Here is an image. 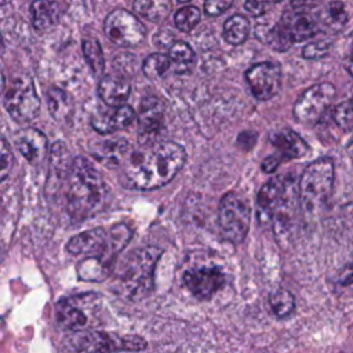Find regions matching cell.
<instances>
[{"label": "cell", "mask_w": 353, "mask_h": 353, "mask_svg": "<svg viewBox=\"0 0 353 353\" xmlns=\"http://www.w3.org/2000/svg\"><path fill=\"white\" fill-rule=\"evenodd\" d=\"M234 0H205L204 11L208 17H216L230 8Z\"/></svg>", "instance_id": "38"}, {"label": "cell", "mask_w": 353, "mask_h": 353, "mask_svg": "<svg viewBox=\"0 0 353 353\" xmlns=\"http://www.w3.org/2000/svg\"><path fill=\"white\" fill-rule=\"evenodd\" d=\"M10 0H1V6H4V4H7Z\"/></svg>", "instance_id": "45"}, {"label": "cell", "mask_w": 353, "mask_h": 353, "mask_svg": "<svg viewBox=\"0 0 353 353\" xmlns=\"http://www.w3.org/2000/svg\"><path fill=\"white\" fill-rule=\"evenodd\" d=\"M279 23L292 43H301L312 39L320 30V10L313 4L294 1L284 10Z\"/></svg>", "instance_id": "10"}, {"label": "cell", "mask_w": 353, "mask_h": 353, "mask_svg": "<svg viewBox=\"0 0 353 353\" xmlns=\"http://www.w3.org/2000/svg\"><path fill=\"white\" fill-rule=\"evenodd\" d=\"M291 193H294V190L281 176L269 179L261 188L256 199L261 214L266 218H273L283 205L294 199Z\"/></svg>", "instance_id": "17"}, {"label": "cell", "mask_w": 353, "mask_h": 353, "mask_svg": "<svg viewBox=\"0 0 353 353\" xmlns=\"http://www.w3.org/2000/svg\"><path fill=\"white\" fill-rule=\"evenodd\" d=\"M99 299L97 295L84 294L62 299L57 305V319L68 330L90 331L99 320Z\"/></svg>", "instance_id": "8"}, {"label": "cell", "mask_w": 353, "mask_h": 353, "mask_svg": "<svg viewBox=\"0 0 353 353\" xmlns=\"http://www.w3.org/2000/svg\"><path fill=\"white\" fill-rule=\"evenodd\" d=\"M131 92V84L120 74H108L99 80L98 95L109 108H119L125 103Z\"/></svg>", "instance_id": "20"}, {"label": "cell", "mask_w": 353, "mask_h": 353, "mask_svg": "<svg viewBox=\"0 0 353 353\" xmlns=\"http://www.w3.org/2000/svg\"><path fill=\"white\" fill-rule=\"evenodd\" d=\"M200 18L201 14L197 7L185 6L175 12L174 22L181 32H190L200 22Z\"/></svg>", "instance_id": "33"}, {"label": "cell", "mask_w": 353, "mask_h": 353, "mask_svg": "<svg viewBox=\"0 0 353 353\" xmlns=\"http://www.w3.org/2000/svg\"><path fill=\"white\" fill-rule=\"evenodd\" d=\"M103 30L112 43L128 48L139 46L146 34L143 23L124 8H116L106 17Z\"/></svg>", "instance_id": "11"}, {"label": "cell", "mask_w": 353, "mask_h": 353, "mask_svg": "<svg viewBox=\"0 0 353 353\" xmlns=\"http://www.w3.org/2000/svg\"><path fill=\"white\" fill-rule=\"evenodd\" d=\"M161 252L159 247L146 245L123 258L114 270L119 292L128 299H141L149 295L154 285V269Z\"/></svg>", "instance_id": "3"}, {"label": "cell", "mask_w": 353, "mask_h": 353, "mask_svg": "<svg viewBox=\"0 0 353 353\" xmlns=\"http://www.w3.org/2000/svg\"><path fill=\"white\" fill-rule=\"evenodd\" d=\"M245 80L256 99L268 101L281 88V68L272 61L256 63L245 72Z\"/></svg>", "instance_id": "13"}, {"label": "cell", "mask_w": 353, "mask_h": 353, "mask_svg": "<svg viewBox=\"0 0 353 353\" xmlns=\"http://www.w3.org/2000/svg\"><path fill=\"white\" fill-rule=\"evenodd\" d=\"M266 1H269V3H279V1H281V0H266Z\"/></svg>", "instance_id": "44"}, {"label": "cell", "mask_w": 353, "mask_h": 353, "mask_svg": "<svg viewBox=\"0 0 353 353\" xmlns=\"http://www.w3.org/2000/svg\"><path fill=\"white\" fill-rule=\"evenodd\" d=\"M218 222L225 240L233 244L243 243L251 223V207L247 199L236 192H228L219 201Z\"/></svg>", "instance_id": "6"}, {"label": "cell", "mask_w": 353, "mask_h": 353, "mask_svg": "<svg viewBox=\"0 0 353 353\" xmlns=\"http://www.w3.org/2000/svg\"><path fill=\"white\" fill-rule=\"evenodd\" d=\"M256 138H258L256 132H254L252 130H245L239 134V137L236 139V145L241 150H251L254 148V145L256 143Z\"/></svg>", "instance_id": "39"}, {"label": "cell", "mask_w": 353, "mask_h": 353, "mask_svg": "<svg viewBox=\"0 0 353 353\" xmlns=\"http://www.w3.org/2000/svg\"><path fill=\"white\" fill-rule=\"evenodd\" d=\"M134 117V109L128 105H123L92 114L91 127L99 134H112L114 131L128 127L132 123Z\"/></svg>", "instance_id": "18"}, {"label": "cell", "mask_w": 353, "mask_h": 353, "mask_svg": "<svg viewBox=\"0 0 353 353\" xmlns=\"http://www.w3.org/2000/svg\"><path fill=\"white\" fill-rule=\"evenodd\" d=\"M334 121L345 130L353 128V105L349 102H341L332 110Z\"/></svg>", "instance_id": "35"}, {"label": "cell", "mask_w": 353, "mask_h": 353, "mask_svg": "<svg viewBox=\"0 0 353 353\" xmlns=\"http://www.w3.org/2000/svg\"><path fill=\"white\" fill-rule=\"evenodd\" d=\"M328 51H330V43L324 40H319V41H312L306 44L302 50V55L306 59H320L325 57Z\"/></svg>", "instance_id": "36"}, {"label": "cell", "mask_w": 353, "mask_h": 353, "mask_svg": "<svg viewBox=\"0 0 353 353\" xmlns=\"http://www.w3.org/2000/svg\"><path fill=\"white\" fill-rule=\"evenodd\" d=\"M170 68H171L170 57L161 52L150 54L143 59V63H142V72L150 80L164 76Z\"/></svg>", "instance_id": "31"}, {"label": "cell", "mask_w": 353, "mask_h": 353, "mask_svg": "<svg viewBox=\"0 0 353 353\" xmlns=\"http://www.w3.org/2000/svg\"><path fill=\"white\" fill-rule=\"evenodd\" d=\"M164 125V105L154 97L148 95L141 101L138 112V141L141 145H152Z\"/></svg>", "instance_id": "15"}, {"label": "cell", "mask_w": 353, "mask_h": 353, "mask_svg": "<svg viewBox=\"0 0 353 353\" xmlns=\"http://www.w3.org/2000/svg\"><path fill=\"white\" fill-rule=\"evenodd\" d=\"M47 108L50 114L58 121H66L73 113V102L69 95L57 87L47 91Z\"/></svg>", "instance_id": "26"}, {"label": "cell", "mask_w": 353, "mask_h": 353, "mask_svg": "<svg viewBox=\"0 0 353 353\" xmlns=\"http://www.w3.org/2000/svg\"><path fill=\"white\" fill-rule=\"evenodd\" d=\"M250 29H251L250 21L240 14H234L225 21L222 34L229 44L239 46L247 40L250 34Z\"/></svg>", "instance_id": "27"}, {"label": "cell", "mask_w": 353, "mask_h": 353, "mask_svg": "<svg viewBox=\"0 0 353 353\" xmlns=\"http://www.w3.org/2000/svg\"><path fill=\"white\" fill-rule=\"evenodd\" d=\"M182 281L193 296L207 299L223 287L225 273L219 266H199L188 269Z\"/></svg>", "instance_id": "14"}, {"label": "cell", "mask_w": 353, "mask_h": 353, "mask_svg": "<svg viewBox=\"0 0 353 353\" xmlns=\"http://www.w3.org/2000/svg\"><path fill=\"white\" fill-rule=\"evenodd\" d=\"M346 70L349 72L350 76H353V57L346 62Z\"/></svg>", "instance_id": "42"}, {"label": "cell", "mask_w": 353, "mask_h": 353, "mask_svg": "<svg viewBox=\"0 0 353 353\" xmlns=\"http://www.w3.org/2000/svg\"><path fill=\"white\" fill-rule=\"evenodd\" d=\"M130 150V145L125 139H108L95 143L91 148V154L106 167H116L121 164L125 154Z\"/></svg>", "instance_id": "22"}, {"label": "cell", "mask_w": 353, "mask_h": 353, "mask_svg": "<svg viewBox=\"0 0 353 353\" xmlns=\"http://www.w3.org/2000/svg\"><path fill=\"white\" fill-rule=\"evenodd\" d=\"M258 28L263 30V34H259L258 37H261L262 41L269 44L276 51H287L294 44L279 22L268 29H265L263 26H258Z\"/></svg>", "instance_id": "32"}, {"label": "cell", "mask_w": 353, "mask_h": 353, "mask_svg": "<svg viewBox=\"0 0 353 353\" xmlns=\"http://www.w3.org/2000/svg\"><path fill=\"white\" fill-rule=\"evenodd\" d=\"M179 3H188V1H190V0H178Z\"/></svg>", "instance_id": "47"}, {"label": "cell", "mask_w": 353, "mask_h": 353, "mask_svg": "<svg viewBox=\"0 0 353 353\" xmlns=\"http://www.w3.org/2000/svg\"><path fill=\"white\" fill-rule=\"evenodd\" d=\"M321 23L332 30L345 29L353 19V8L349 1L332 0L327 3L325 8L320 11Z\"/></svg>", "instance_id": "23"}, {"label": "cell", "mask_w": 353, "mask_h": 353, "mask_svg": "<svg viewBox=\"0 0 353 353\" xmlns=\"http://www.w3.org/2000/svg\"><path fill=\"white\" fill-rule=\"evenodd\" d=\"M0 152H1V181H4L7 178V175L10 174L12 163H14V156H12V152H11L6 138H1Z\"/></svg>", "instance_id": "37"}, {"label": "cell", "mask_w": 353, "mask_h": 353, "mask_svg": "<svg viewBox=\"0 0 353 353\" xmlns=\"http://www.w3.org/2000/svg\"><path fill=\"white\" fill-rule=\"evenodd\" d=\"M3 103L8 114L18 123H28L40 113V98L34 83L28 76L15 79L4 91Z\"/></svg>", "instance_id": "9"}, {"label": "cell", "mask_w": 353, "mask_h": 353, "mask_svg": "<svg viewBox=\"0 0 353 353\" xmlns=\"http://www.w3.org/2000/svg\"><path fill=\"white\" fill-rule=\"evenodd\" d=\"M132 236L131 229L125 223H116L109 230L103 228H94L73 236L66 250L72 255H81L84 258H97L105 262V258L121 251Z\"/></svg>", "instance_id": "4"}, {"label": "cell", "mask_w": 353, "mask_h": 353, "mask_svg": "<svg viewBox=\"0 0 353 353\" xmlns=\"http://www.w3.org/2000/svg\"><path fill=\"white\" fill-rule=\"evenodd\" d=\"M334 163L328 157L310 163L301 175L298 199L306 212H316L328 200L334 186Z\"/></svg>", "instance_id": "5"}, {"label": "cell", "mask_w": 353, "mask_h": 353, "mask_svg": "<svg viewBox=\"0 0 353 353\" xmlns=\"http://www.w3.org/2000/svg\"><path fill=\"white\" fill-rule=\"evenodd\" d=\"M65 207L70 218L84 221L99 212L108 196L102 174L85 157H74L65 182Z\"/></svg>", "instance_id": "2"}, {"label": "cell", "mask_w": 353, "mask_h": 353, "mask_svg": "<svg viewBox=\"0 0 353 353\" xmlns=\"http://www.w3.org/2000/svg\"><path fill=\"white\" fill-rule=\"evenodd\" d=\"M331 83H319L305 90L294 105V117L302 124L317 123L331 106L335 97Z\"/></svg>", "instance_id": "12"}, {"label": "cell", "mask_w": 353, "mask_h": 353, "mask_svg": "<svg viewBox=\"0 0 353 353\" xmlns=\"http://www.w3.org/2000/svg\"><path fill=\"white\" fill-rule=\"evenodd\" d=\"M349 154H350V157H352V161H353V142H352V145L349 146Z\"/></svg>", "instance_id": "43"}, {"label": "cell", "mask_w": 353, "mask_h": 353, "mask_svg": "<svg viewBox=\"0 0 353 353\" xmlns=\"http://www.w3.org/2000/svg\"><path fill=\"white\" fill-rule=\"evenodd\" d=\"M270 143L285 157V159H301L309 152L307 143L303 138L288 127L273 130L269 134Z\"/></svg>", "instance_id": "19"}, {"label": "cell", "mask_w": 353, "mask_h": 353, "mask_svg": "<svg viewBox=\"0 0 353 353\" xmlns=\"http://www.w3.org/2000/svg\"><path fill=\"white\" fill-rule=\"evenodd\" d=\"M134 12L152 22H163L171 12V0H135Z\"/></svg>", "instance_id": "25"}, {"label": "cell", "mask_w": 353, "mask_h": 353, "mask_svg": "<svg viewBox=\"0 0 353 353\" xmlns=\"http://www.w3.org/2000/svg\"><path fill=\"white\" fill-rule=\"evenodd\" d=\"M168 57L171 59V66H174L176 73L189 72L196 62L194 51L185 41H175L168 50Z\"/></svg>", "instance_id": "28"}, {"label": "cell", "mask_w": 353, "mask_h": 353, "mask_svg": "<svg viewBox=\"0 0 353 353\" xmlns=\"http://www.w3.org/2000/svg\"><path fill=\"white\" fill-rule=\"evenodd\" d=\"M83 54L87 65L94 74H101L105 69V58L102 52L101 43L95 39L83 40Z\"/></svg>", "instance_id": "30"}, {"label": "cell", "mask_w": 353, "mask_h": 353, "mask_svg": "<svg viewBox=\"0 0 353 353\" xmlns=\"http://www.w3.org/2000/svg\"><path fill=\"white\" fill-rule=\"evenodd\" d=\"M279 164H280V160H279L277 156H268V157L263 159V161L261 164V168H262L263 172H273V171L277 170Z\"/></svg>", "instance_id": "41"}, {"label": "cell", "mask_w": 353, "mask_h": 353, "mask_svg": "<svg viewBox=\"0 0 353 353\" xmlns=\"http://www.w3.org/2000/svg\"><path fill=\"white\" fill-rule=\"evenodd\" d=\"M73 164V159L69 153L68 146L62 142H54L50 149V163H48V174L44 192L47 197L57 194L63 186L68 179Z\"/></svg>", "instance_id": "16"}, {"label": "cell", "mask_w": 353, "mask_h": 353, "mask_svg": "<svg viewBox=\"0 0 353 353\" xmlns=\"http://www.w3.org/2000/svg\"><path fill=\"white\" fill-rule=\"evenodd\" d=\"M79 274L84 280H103L106 277V263L97 258H84L79 265Z\"/></svg>", "instance_id": "34"}, {"label": "cell", "mask_w": 353, "mask_h": 353, "mask_svg": "<svg viewBox=\"0 0 353 353\" xmlns=\"http://www.w3.org/2000/svg\"><path fill=\"white\" fill-rule=\"evenodd\" d=\"M74 353H114L123 350H142L146 341L138 335H119L106 331H80L72 338Z\"/></svg>", "instance_id": "7"}, {"label": "cell", "mask_w": 353, "mask_h": 353, "mask_svg": "<svg viewBox=\"0 0 353 353\" xmlns=\"http://www.w3.org/2000/svg\"><path fill=\"white\" fill-rule=\"evenodd\" d=\"M186 152L172 141L152 143L124 163L120 181L128 189L152 190L167 185L183 167Z\"/></svg>", "instance_id": "1"}, {"label": "cell", "mask_w": 353, "mask_h": 353, "mask_svg": "<svg viewBox=\"0 0 353 353\" xmlns=\"http://www.w3.org/2000/svg\"><path fill=\"white\" fill-rule=\"evenodd\" d=\"M30 17L32 25L36 30H48L61 17L59 4L51 0H33L30 4Z\"/></svg>", "instance_id": "24"}, {"label": "cell", "mask_w": 353, "mask_h": 353, "mask_svg": "<svg viewBox=\"0 0 353 353\" xmlns=\"http://www.w3.org/2000/svg\"><path fill=\"white\" fill-rule=\"evenodd\" d=\"M269 305L277 317L284 319V317H288L294 312L295 298L288 290L277 288L270 292Z\"/></svg>", "instance_id": "29"}, {"label": "cell", "mask_w": 353, "mask_h": 353, "mask_svg": "<svg viewBox=\"0 0 353 353\" xmlns=\"http://www.w3.org/2000/svg\"><path fill=\"white\" fill-rule=\"evenodd\" d=\"M244 8L254 17H259L265 12V3L262 0H245Z\"/></svg>", "instance_id": "40"}, {"label": "cell", "mask_w": 353, "mask_h": 353, "mask_svg": "<svg viewBox=\"0 0 353 353\" xmlns=\"http://www.w3.org/2000/svg\"><path fill=\"white\" fill-rule=\"evenodd\" d=\"M350 103L353 105V90H352V95H350Z\"/></svg>", "instance_id": "46"}, {"label": "cell", "mask_w": 353, "mask_h": 353, "mask_svg": "<svg viewBox=\"0 0 353 353\" xmlns=\"http://www.w3.org/2000/svg\"><path fill=\"white\" fill-rule=\"evenodd\" d=\"M15 143L29 164H39L47 152V138L37 128H25L18 132Z\"/></svg>", "instance_id": "21"}]
</instances>
